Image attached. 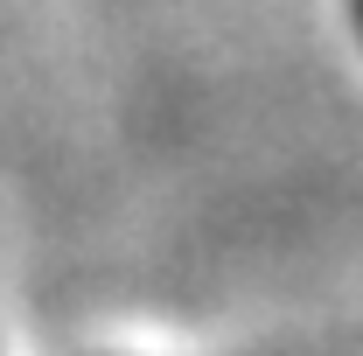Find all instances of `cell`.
<instances>
[{
    "mask_svg": "<svg viewBox=\"0 0 363 356\" xmlns=\"http://www.w3.org/2000/svg\"><path fill=\"white\" fill-rule=\"evenodd\" d=\"M357 21H363V0H357Z\"/></svg>",
    "mask_w": 363,
    "mask_h": 356,
    "instance_id": "1",
    "label": "cell"
}]
</instances>
